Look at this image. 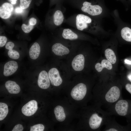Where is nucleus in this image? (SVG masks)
I'll return each mask as SVG.
<instances>
[{"label":"nucleus","mask_w":131,"mask_h":131,"mask_svg":"<svg viewBox=\"0 0 131 131\" xmlns=\"http://www.w3.org/2000/svg\"><path fill=\"white\" fill-rule=\"evenodd\" d=\"M49 77L51 84L54 86H57L62 83L63 80L58 70L56 68H51L48 73Z\"/></svg>","instance_id":"nucleus-6"},{"label":"nucleus","mask_w":131,"mask_h":131,"mask_svg":"<svg viewBox=\"0 0 131 131\" xmlns=\"http://www.w3.org/2000/svg\"><path fill=\"white\" fill-rule=\"evenodd\" d=\"M33 26L29 25H26L23 24L21 26L22 30L25 33H27L30 32L33 29Z\"/></svg>","instance_id":"nucleus-25"},{"label":"nucleus","mask_w":131,"mask_h":131,"mask_svg":"<svg viewBox=\"0 0 131 131\" xmlns=\"http://www.w3.org/2000/svg\"><path fill=\"white\" fill-rule=\"evenodd\" d=\"M5 86L8 92L11 94H18L20 91L19 86L14 81L10 80L7 81L5 83Z\"/></svg>","instance_id":"nucleus-13"},{"label":"nucleus","mask_w":131,"mask_h":131,"mask_svg":"<svg viewBox=\"0 0 131 131\" xmlns=\"http://www.w3.org/2000/svg\"><path fill=\"white\" fill-rule=\"evenodd\" d=\"M13 10V5L8 2L3 3L0 7V16L3 19H6L11 16Z\"/></svg>","instance_id":"nucleus-11"},{"label":"nucleus","mask_w":131,"mask_h":131,"mask_svg":"<svg viewBox=\"0 0 131 131\" xmlns=\"http://www.w3.org/2000/svg\"><path fill=\"white\" fill-rule=\"evenodd\" d=\"M54 22L57 26H59L62 24L64 20V16L62 12L59 10L56 11L53 16Z\"/></svg>","instance_id":"nucleus-19"},{"label":"nucleus","mask_w":131,"mask_h":131,"mask_svg":"<svg viewBox=\"0 0 131 131\" xmlns=\"http://www.w3.org/2000/svg\"><path fill=\"white\" fill-rule=\"evenodd\" d=\"M18 67V64L15 61H10L7 62L4 66V75L6 76L11 75L15 72Z\"/></svg>","instance_id":"nucleus-10"},{"label":"nucleus","mask_w":131,"mask_h":131,"mask_svg":"<svg viewBox=\"0 0 131 131\" xmlns=\"http://www.w3.org/2000/svg\"><path fill=\"white\" fill-rule=\"evenodd\" d=\"M8 0L11 4H15L16 3L17 0Z\"/></svg>","instance_id":"nucleus-32"},{"label":"nucleus","mask_w":131,"mask_h":131,"mask_svg":"<svg viewBox=\"0 0 131 131\" xmlns=\"http://www.w3.org/2000/svg\"></svg>","instance_id":"nucleus-35"},{"label":"nucleus","mask_w":131,"mask_h":131,"mask_svg":"<svg viewBox=\"0 0 131 131\" xmlns=\"http://www.w3.org/2000/svg\"><path fill=\"white\" fill-rule=\"evenodd\" d=\"M105 57L107 60L112 64H115L116 61V55L114 52L110 49H107L105 52Z\"/></svg>","instance_id":"nucleus-20"},{"label":"nucleus","mask_w":131,"mask_h":131,"mask_svg":"<svg viewBox=\"0 0 131 131\" xmlns=\"http://www.w3.org/2000/svg\"><path fill=\"white\" fill-rule=\"evenodd\" d=\"M128 78L131 82V74H129L128 76Z\"/></svg>","instance_id":"nucleus-34"},{"label":"nucleus","mask_w":131,"mask_h":131,"mask_svg":"<svg viewBox=\"0 0 131 131\" xmlns=\"http://www.w3.org/2000/svg\"><path fill=\"white\" fill-rule=\"evenodd\" d=\"M125 88L131 94V84L129 83L126 84Z\"/></svg>","instance_id":"nucleus-31"},{"label":"nucleus","mask_w":131,"mask_h":131,"mask_svg":"<svg viewBox=\"0 0 131 131\" xmlns=\"http://www.w3.org/2000/svg\"><path fill=\"white\" fill-rule=\"evenodd\" d=\"M52 50L55 54L58 56L67 55L70 52L67 48L59 43L54 44L52 47Z\"/></svg>","instance_id":"nucleus-12"},{"label":"nucleus","mask_w":131,"mask_h":131,"mask_svg":"<svg viewBox=\"0 0 131 131\" xmlns=\"http://www.w3.org/2000/svg\"><path fill=\"white\" fill-rule=\"evenodd\" d=\"M8 56L13 59H17L20 57L19 53L17 51L12 49L9 50L8 53Z\"/></svg>","instance_id":"nucleus-22"},{"label":"nucleus","mask_w":131,"mask_h":131,"mask_svg":"<svg viewBox=\"0 0 131 131\" xmlns=\"http://www.w3.org/2000/svg\"><path fill=\"white\" fill-rule=\"evenodd\" d=\"M14 46V43L11 41H9L6 43L5 45V47L6 49L9 50L13 49Z\"/></svg>","instance_id":"nucleus-28"},{"label":"nucleus","mask_w":131,"mask_h":131,"mask_svg":"<svg viewBox=\"0 0 131 131\" xmlns=\"http://www.w3.org/2000/svg\"><path fill=\"white\" fill-rule=\"evenodd\" d=\"M8 112L7 105L3 103H0V120H3L7 116Z\"/></svg>","instance_id":"nucleus-21"},{"label":"nucleus","mask_w":131,"mask_h":131,"mask_svg":"<svg viewBox=\"0 0 131 131\" xmlns=\"http://www.w3.org/2000/svg\"><path fill=\"white\" fill-rule=\"evenodd\" d=\"M62 36L64 39L70 40H76L78 38V36L76 34L68 28L63 30Z\"/></svg>","instance_id":"nucleus-18"},{"label":"nucleus","mask_w":131,"mask_h":131,"mask_svg":"<svg viewBox=\"0 0 131 131\" xmlns=\"http://www.w3.org/2000/svg\"><path fill=\"white\" fill-rule=\"evenodd\" d=\"M38 84L41 88L46 89L50 85V80L48 73L45 71L43 70L39 73L38 80Z\"/></svg>","instance_id":"nucleus-9"},{"label":"nucleus","mask_w":131,"mask_h":131,"mask_svg":"<svg viewBox=\"0 0 131 131\" xmlns=\"http://www.w3.org/2000/svg\"><path fill=\"white\" fill-rule=\"evenodd\" d=\"M36 20L35 18L33 17L31 18L29 20V24L31 25L34 26L36 24Z\"/></svg>","instance_id":"nucleus-29"},{"label":"nucleus","mask_w":131,"mask_h":131,"mask_svg":"<svg viewBox=\"0 0 131 131\" xmlns=\"http://www.w3.org/2000/svg\"><path fill=\"white\" fill-rule=\"evenodd\" d=\"M23 127L22 125L18 124L16 125L12 130V131H22L23 130Z\"/></svg>","instance_id":"nucleus-27"},{"label":"nucleus","mask_w":131,"mask_h":131,"mask_svg":"<svg viewBox=\"0 0 131 131\" xmlns=\"http://www.w3.org/2000/svg\"><path fill=\"white\" fill-rule=\"evenodd\" d=\"M124 62L126 64L131 65V61L125 59L124 60Z\"/></svg>","instance_id":"nucleus-33"},{"label":"nucleus","mask_w":131,"mask_h":131,"mask_svg":"<svg viewBox=\"0 0 131 131\" xmlns=\"http://www.w3.org/2000/svg\"><path fill=\"white\" fill-rule=\"evenodd\" d=\"M76 24L77 29L81 31L89 30L92 27H95L97 25L96 22L93 21L90 17L82 14L77 16Z\"/></svg>","instance_id":"nucleus-2"},{"label":"nucleus","mask_w":131,"mask_h":131,"mask_svg":"<svg viewBox=\"0 0 131 131\" xmlns=\"http://www.w3.org/2000/svg\"><path fill=\"white\" fill-rule=\"evenodd\" d=\"M121 34L124 40L131 42V26L126 25L123 27L121 30Z\"/></svg>","instance_id":"nucleus-16"},{"label":"nucleus","mask_w":131,"mask_h":131,"mask_svg":"<svg viewBox=\"0 0 131 131\" xmlns=\"http://www.w3.org/2000/svg\"><path fill=\"white\" fill-rule=\"evenodd\" d=\"M104 131H121L124 130V126L121 125L117 122L115 119L111 116L106 123Z\"/></svg>","instance_id":"nucleus-7"},{"label":"nucleus","mask_w":131,"mask_h":131,"mask_svg":"<svg viewBox=\"0 0 131 131\" xmlns=\"http://www.w3.org/2000/svg\"><path fill=\"white\" fill-rule=\"evenodd\" d=\"M121 93L120 87L116 85L100 87L95 93L97 104L107 108L122 98Z\"/></svg>","instance_id":"nucleus-1"},{"label":"nucleus","mask_w":131,"mask_h":131,"mask_svg":"<svg viewBox=\"0 0 131 131\" xmlns=\"http://www.w3.org/2000/svg\"><path fill=\"white\" fill-rule=\"evenodd\" d=\"M44 129V126L42 124L35 125L30 127V131H43Z\"/></svg>","instance_id":"nucleus-24"},{"label":"nucleus","mask_w":131,"mask_h":131,"mask_svg":"<svg viewBox=\"0 0 131 131\" xmlns=\"http://www.w3.org/2000/svg\"><path fill=\"white\" fill-rule=\"evenodd\" d=\"M23 9L20 7H17L15 8V12L16 14H20L23 12Z\"/></svg>","instance_id":"nucleus-30"},{"label":"nucleus","mask_w":131,"mask_h":131,"mask_svg":"<svg viewBox=\"0 0 131 131\" xmlns=\"http://www.w3.org/2000/svg\"><path fill=\"white\" fill-rule=\"evenodd\" d=\"M38 108V104L34 100L29 101L24 105L22 108V113L27 116H30L33 115Z\"/></svg>","instance_id":"nucleus-5"},{"label":"nucleus","mask_w":131,"mask_h":131,"mask_svg":"<svg viewBox=\"0 0 131 131\" xmlns=\"http://www.w3.org/2000/svg\"><path fill=\"white\" fill-rule=\"evenodd\" d=\"M81 8L82 11L92 16H96L101 14L103 11L101 6L98 5L91 4V3L85 1L83 4Z\"/></svg>","instance_id":"nucleus-4"},{"label":"nucleus","mask_w":131,"mask_h":131,"mask_svg":"<svg viewBox=\"0 0 131 131\" xmlns=\"http://www.w3.org/2000/svg\"><path fill=\"white\" fill-rule=\"evenodd\" d=\"M40 51V47L39 44L37 42H35L29 50V54L30 58L33 60L36 59L39 56Z\"/></svg>","instance_id":"nucleus-14"},{"label":"nucleus","mask_w":131,"mask_h":131,"mask_svg":"<svg viewBox=\"0 0 131 131\" xmlns=\"http://www.w3.org/2000/svg\"><path fill=\"white\" fill-rule=\"evenodd\" d=\"M112 64L107 60L103 59L102 60L101 63H98L96 64L95 67L96 70L98 72H100L103 69L105 68L109 70L112 68Z\"/></svg>","instance_id":"nucleus-17"},{"label":"nucleus","mask_w":131,"mask_h":131,"mask_svg":"<svg viewBox=\"0 0 131 131\" xmlns=\"http://www.w3.org/2000/svg\"><path fill=\"white\" fill-rule=\"evenodd\" d=\"M87 91L86 85L83 83H80L73 88L71 95L74 99L80 100L83 99L86 95Z\"/></svg>","instance_id":"nucleus-3"},{"label":"nucleus","mask_w":131,"mask_h":131,"mask_svg":"<svg viewBox=\"0 0 131 131\" xmlns=\"http://www.w3.org/2000/svg\"><path fill=\"white\" fill-rule=\"evenodd\" d=\"M54 112L57 120L59 122H62L65 120L66 115L63 107L60 106H56L54 110Z\"/></svg>","instance_id":"nucleus-15"},{"label":"nucleus","mask_w":131,"mask_h":131,"mask_svg":"<svg viewBox=\"0 0 131 131\" xmlns=\"http://www.w3.org/2000/svg\"><path fill=\"white\" fill-rule=\"evenodd\" d=\"M85 58L84 56L80 54L76 56L73 59L71 63L72 68L75 71H82L84 66Z\"/></svg>","instance_id":"nucleus-8"},{"label":"nucleus","mask_w":131,"mask_h":131,"mask_svg":"<svg viewBox=\"0 0 131 131\" xmlns=\"http://www.w3.org/2000/svg\"><path fill=\"white\" fill-rule=\"evenodd\" d=\"M32 0H20V7L23 9L28 8Z\"/></svg>","instance_id":"nucleus-23"},{"label":"nucleus","mask_w":131,"mask_h":131,"mask_svg":"<svg viewBox=\"0 0 131 131\" xmlns=\"http://www.w3.org/2000/svg\"><path fill=\"white\" fill-rule=\"evenodd\" d=\"M7 41V38L4 36H0V46L1 47L4 46Z\"/></svg>","instance_id":"nucleus-26"}]
</instances>
